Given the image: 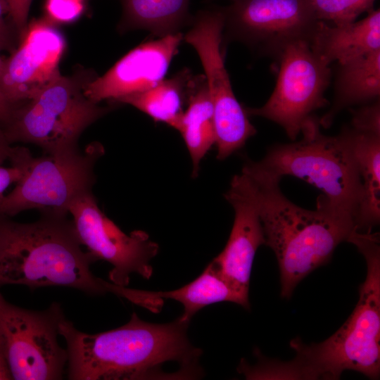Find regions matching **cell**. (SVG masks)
Returning <instances> with one entry per match:
<instances>
[{
	"label": "cell",
	"instance_id": "cell-13",
	"mask_svg": "<svg viewBox=\"0 0 380 380\" xmlns=\"http://www.w3.org/2000/svg\"><path fill=\"white\" fill-rule=\"evenodd\" d=\"M20 39L0 74V90L15 107L33 99L60 74L65 49L63 35L47 18L33 20Z\"/></svg>",
	"mask_w": 380,
	"mask_h": 380
},
{
	"label": "cell",
	"instance_id": "cell-6",
	"mask_svg": "<svg viewBox=\"0 0 380 380\" xmlns=\"http://www.w3.org/2000/svg\"><path fill=\"white\" fill-rule=\"evenodd\" d=\"M93 77L83 72L58 75L31 100L15 106L1 125L11 143H30L45 153L77 148L82 132L110 108L84 94Z\"/></svg>",
	"mask_w": 380,
	"mask_h": 380
},
{
	"label": "cell",
	"instance_id": "cell-19",
	"mask_svg": "<svg viewBox=\"0 0 380 380\" xmlns=\"http://www.w3.org/2000/svg\"><path fill=\"white\" fill-rule=\"evenodd\" d=\"M379 95L380 49L338 63L333 104L319 120L320 125L328 127L342 110L373 102Z\"/></svg>",
	"mask_w": 380,
	"mask_h": 380
},
{
	"label": "cell",
	"instance_id": "cell-16",
	"mask_svg": "<svg viewBox=\"0 0 380 380\" xmlns=\"http://www.w3.org/2000/svg\"><path fill=\"white\" fill-rule=\"evenodd\" d=\"M107 292L127 299L147 310L158 312L163 299L176 300L184 306L179 320L189 322L191 317L205 306L222 301H229L249 308L248 298L242 296L216 272L209 263L203 272L194 281L175 290L148 291L129 289L102 280Z\"/></svg>",
	"mask_w": 380,
	"mask_h": 380
},
{
	"label": "cell",
	"instance_id": "cell-32",
	"mask_svg": "<svg viewBox=\"0 0 380 380\" xmlns=\"http://www.w3.org/2000/svg\"><path fill=\"white\" fill-rule=\"evenodd\" d=\"M229 1H230L232 2V1H236V0H229Z\"/></svg>",
	"mask_w": 380,
	"mask_h": 380
},
{
	"label": "cell",
	"instance_id": "cell-10",
	"mask_svg": "<svg viewBox=\"0 0 380 380\" xmlns=\"http://www.w3.org/2000/svg\"><path fill=\"white\" fill-rule=\"evenodd\" d=\"M221 8L223 43L276 59L293 42L310 43L318 22L308 0H236Z\"/></svg>",
	"mask_w": 380,
	"mask_h": 380
},
{
	"label": "cell",
	"instance_id": "cell-28",
	"mask_svg": "<svg viewBox=\"0 0 380 380\" xmlns=\"http://www.w3.org/2000/svg\"><path fill=\"white\" fill-rule=\"evenodd\" d=\"M13 30H15L7 4L5 0H0V50L12 49Z\"/></svg>",
	"mask_w": 380,
	"mask_h": 380
},
{
	"label": "cell",
	"instance_id": "cell-12",
	"mask_svg": "<svg viewBox=\"0 0 380 380\" xmlns=\"http://www.w3.org/2000/svg\"><path fill=\"white\" fill-rule=\"evenodd\" d=\"M76 235L96 260L113 265L109 279L127 286L130 275L137 273L148 279L153 273L150 264L159 249L142 230L129 234L122 232L99 208L91 191L76 198L68 208Z\"/></svg>",
	"mask_w": 380,
	"mask_h": 380
},
{
	"label": "cell",
	"instance_id": "cell-15",
	"mask_svg": "<svg viewBox=\"0 0 380 380\" xmlns=\"http://www.w3.org/2000/svg\"><path fill=\"white\" fill-rule=\"evenodd\" d=\"M183 40L180 32L145 42L121 58L103 75L84 88L91 101L117 102L127 95L148 89L165 78Z\"/></svg>",
	"mask_w": 380,
	"mask_h": 380
},
{
	"label": "cell",
	"instance_id": "cell-9",
	"mask_svg": "<svg viewBox=\"0 0 380 380\" xmlns=\"http://www.w3.org/2000/svg\"><path fill=\"white\" fill-rule=\"evenodd\" d=\"M61 305L35 311L8 302L0 293V338L13 379H62L68 353L58 342L64 318Z\"/></svg>",
	"mask_w": 380,
	"mask_h": 380
},
{
	"label": "cell",
	"instance_id": "cell-24",
	"mask_svg": "<svg viewBox=\"0 0 380 380\" xmlns=\"http://www.w3.org/2000/svg\"><path fill=\"white\" fill-rule=\"evenodd\" d=\"M318 20L335 25L355 21L373 8L375 0H308Z\"/></svg>",
	"mask_w": 380,
	"mask_h": 380
},
{
	"label": "cell",
	"instance_id": "cell-23",
	"mask_svg": "<svg viewBox=\"0 0 380 380\" xmlns=\"http://www.w3.org/2000/svg\"><path fill=\"white\" fill-rule=\"evenodd\" d=\"M0 125V203L25 175L34 157L24 146H13Z\"/></svg>",
	"mask_w": 380,
	"mask_h": 380
},
{
	"label": "cell",
	"instance_id": "cell-26",
	"mask_svg": "<svg viewBox=\"0 0 380 380\" xmlns=\"http://www.w3.org/2000/svg\"><path fill=\"white\" fill-rule=\"evenodd\" d=\"M351 126L357 129L380 132L379 99L352 111Z\"/></svg>",
	"mask_w": 380,
	"mask_h": 380
},
{
	"label": "cell",
	"instance_id": "cell-22",
	"mask_svg": "<svg viewBox=\"0 0 380 380\" xmlns=\"http://www.w3.org/2000/svg\"><path fill=\"white\" fill-rule=\"evenodd\" d=\"M124 30L141 29L158 37L175 33L191 18L190 0H121Z\"/></svg>",
	"mask_w": 380,
	"mask_h": 380
},
{
	"label": "cell",
	"instance_id": "cell-27",
	"mask_svg": "<svg viewBox=\"0 0 380 380\" xmlns=\"http://www.w3.org/2000/svg\"><path fill=\"white\" fill-rule=\"evenodd\" d=\"M16 33L23 37L27 27V17L32 0H5Z\"/></svg>",
	"mask_w": 380,
	"mask_h": 380
},
{
	"label": "cell",
	"instance_id": "cell-31",
	"mask_svg": "<svg viewBox=\"0 0 380 380\" xmlns=\"http://www.w3.org/2000/svg\"><path fill=\"white\" fill-rule=\"evenodd\" d=\"M4 63H5V60H3L1 57H0V74L3 70V68H4Z\"/></svg>",
	"mask_w": 380,
	"mask_h": 380
},
{
	"label": "cell",
	"instance_id": "cell-21",
	"mask_svg": "<svg viewBox=\"0 0 380 380\" xmlns=\"http://www.w3.org/2000/svg\"><path fill=\"white\" fill-rule=\"evenodd\" d=\"M193 74L184 69L145 90L127 95L117 102L132 105L155 122L176 128L186 106Z\"/></svg>",
	"mask_w": 380,
	"mask_h": 380
},
{
	"label": "cell",
	"instance_id": "cell-30",
	"mask_svg": "<svg viewBox=\"0 0 380 380\" xmlns=\"http://www.w3.org/2000/svg\"><path fill=\"white\" fill-rule=\"evenodd\" d=\"M14 108L15 106L8 101L0 90V125L8 119Z\"/></svg>",
	"mask_w": 380,
	"mask_h": 380
},
{
	"label": "cell",
	"instance_id": "cell-29",
	"mask_svg": "<svg viewBox=\"0 0 380 380\" xmlns=\"http://www.w3.org/2000/svg\"><path fill=\"white\" fill-rule=\"evenodd\" d=\"M13 379L5 350L0 338V380Z\"/></svg>",
	"mask_w": 380,
	"mask_h": 380
},
{
	"label": "cell",
	"instance_id": "cell-1",
	"mask_svg": "<svg viewBox=\"0 0 380 380\" xmlns=\"http://www.w3.org/2000/svg\"><path fill=\"white\" fill-rule=\"evenodd\" d=\"M189 322L149 323L133 312L125 324L107 331L87 334L65 317L58 334L65 341L68 377L70 380L175 379L161 370L177 361L189 379L201 376L197 366L202 353L186 336Z\"/></svg>",
	"mask_w": 380,
	"mask_h": 380
},
{
	"label": "cell",
	"instance_id": "cell-20",
	"mask_svg": "<svg viewBox=\"0 0 380 380\" xmlns=\"http://www.w3.org/2000/svg\"><path fill=\"white\" fill-rule=\"evenodd\" d=\"M175 129L184 139L192 160V175L196 177L201 161L215 144L214 109L205 75H193L186 108Z\"/></svg>",
	"mask_w": 380,
	"mask_h": 380
},
{
	"label": "cell",
	"instance_id": "cell-2",
	"mask_svg": "<svg viewBox=\"0 0 380 380\" xmlns=\"http://www.w3.org/2000/svg\"><path fill=\"white\" fill-rule=\"evenodd\" d=\"M242 172L254 186L265 245L279 264L281 295L289 298L298 283L327 264L338 245L348 240L355 222L319 201L315 210L295 205L280 190L281 178L257 162L246 163Z\"/></svg>",
	"mask_w": 380,
	"mask_h": 380
},
{
	"label": "cell",
	"instance_id": "cell-7",
	"mask_svg": "<svg viewBox=\"0 0 380 380\" xmlns=\"http://www.w3.org/2000/svg\"><path fill=\"white\" fill-rule=\"evenodd\" d=\"M104 153L99 143L34 158L27 171L0 203V215L13 216L38 209L43 214L66 215L72 202L91 191L94 166Z\"/></svg>",
	"mask_w": 380,
	"mask_h": 380
},
{
	"label": "cell",
	"instance_id": "cell-11",
	"mask_svg": "<svg viewBox=\"0 0 380 380\" xmlns=\"http://www.w3.org/2000/svg\"><path fill=\"white\" fill-rule=\"evenodd\" d=\"M277 60L279 69L272 95L262 106L245 109L248 115L279 124L295 140L312 113L327 103L324 94L331 79L330 65L306 41L290 44Z\"/></svg>",
	"mask_w": 380,
	"mask_h": 380
},
{
	"label": "cell",
	"instance_id": "cell-4",
	"mask_svg": "<svg viewBox=\"0 0 380 380\" xmlns=\"http://www.w3.org/2000/svg\"><path fill=\"white\" fill-rule=\"evenodd\" d=\"M81 246L66 215L43 214L32 223L0 215V287L63 286L91 296L107 293L102 279L90 270L96 258Z\"/></svg>",
	"mask_w": 380,
	"mask_h": 380
},
{
	"label": "cell",
	"instance_id": "cell-14",
	"mask_svg": "<svg viewBox=\"0 0 380 380\" xmlns=\"http://www.w3.org/2000/svg\"><path fill=\"white\" fill-rule=\"evenodd\" d=\"M224 197L234 210V224L224 248L210 263L224 281L248 298L254 257L265 243L250 178L243 172L235 175Z\"/></svg>",
	"mask_w": 380,
	"mask_h": 380
},
{
	"label": "cell",
	"instance_id": "cell-8",
	"mask_svg": "<svg viewBox=\"0 0 380 380\" xmlns=\"http://www.w3.org/2000/svg\"><path fill=\"white\" fill-rule=\"evenodd\" d=\"M183 39L196 51L213 105L217 158L224 160L256 133L245 108L236 99L224 65L221 8L199 11Z\"/></svg>",
	"mask_w": 380,
	"mask_h": 380
},
{
	"label": "cell",
	"instance_id": "cell-17",
	"mask_svg": "<svg viewBox=\"0 0 380 380\" xmlns=\"http://www.w3.org/2000/svg\"><path fill=\"white\" fill-rule=\"evenodd\" d=\"M367 13L361 20L340 25L318 20L310 42L312 51L330 65L380 49V10Z\"/></svg>",
	"mask_w": 380,
	"mask_h": 380
},
{
	"label": "cell",
	"instance_id": "cell-25",
	"mask_svg": "<svg viewBox=\"0 0 380 380\" xmlns=\"http://www.w3.org/2000/svg\"><path fill=\"white\" fill-rule=\"evenodd\" d=\"M84 8V0H46L45 4L47 19L53 23L75 20Z\"/></svg>",
	"mask_w": 380,
	"mask_h": 380
},
{
	"label": "cell",
	"instance_id": "cell-5",
	"mask_svg": "<svg viewBox=\"0 0 380 380\" xmlns=\"http://www.w3.org/2000/svg\"><path fill=\"white\" fill-rule=\"evenodd\" d=\"M301 133V140L273 146L257 163L281 178L291 175L312 184L323 193L318 201L355 222L362 197V181L345 134H322L319 119L315 116L305 123Z\"/></svg>",
	"mask_w": 380,
	"mask_h": 380
},
{
	"label": "cell",
	"instance_id": "cell-3",
	"mask_svg": "<svg viewBox=\"0 0 380 380\" xmlns=\"http://www.w3.org/2000/svg\"><path fill=\"white\" fill-rule=\"evenodd\" d=\"M348 241L355 245L367 264L366 279L358 302L346 322L319 343L293 339L296 357L287 362L270 361L274 379H337L345 370L377 379L380 373V247L377 233L353 231Z\"/></svg>",
	"mask_w": 380,
	"mask_h": 380
},
{
	"label": "cell",
	"instance_id": "cell-18",
	"mask_svg": "<svg viewBox=\"0 0 380 380\" xmlns=\"http://www.w3.org/2000/svg\"><path fill=\"white\" fill-rule=\"evenodd\" d=\"M362 181V197L355 230L369 232L380 220V132L352 127L343 129Z\"/></svg>",
	"mask_w": 380,
	"mask_h": 380
}]
</instances>
